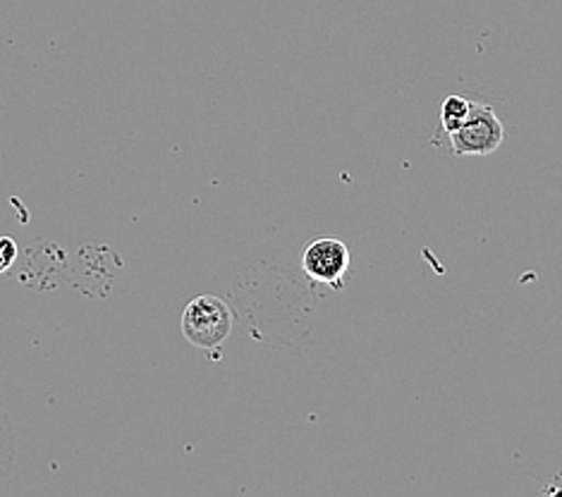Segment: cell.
<instances>
[{
  "mask_svg": "<svg viewBox=\"0 0 562 497\" xmlns=\"http://www.w3.org/2000/svg\"><path fill=\"white\" fill-rule=\"evenodd\" d=\"M233 330V312L223 300L204 294L187 304L182 314L184 340L199 349H213L225 342Z\"/></svg>",
  "mask_w": 562,
  "mask_h": 497,
  "instance_id": "obj_1",
  "label": "cell"
},
{
  "mask_svg": "<svg viewBox=\"0 0 562 497\" xmlns=\"http://www.w3.org/2000/svg\"><path fill=\"white\" fill-rule=\"evenodd\" d=\"M454 156H491L505 142V127L486 103H474L472 115L448 134Z\"/></svg>",
  "mask_w": 562,
  "mask_h": 497,
  "instance_id": "obj_2",
  "label": "cell"
},
{
  "mask_svg": "<svg viewBox=\"0 0 562 497\" xmlns=\"http://www.w3.org/2000/svg\"><path fill=\"white\" fill-rule=\"evenodd\" d=\"M352 253L345 241L336 237H321L310 241L302 253V271L312 282L340 290L350 273Z\"/></svg>",
  "mask_w": 562,
  "mask_h": 497,
  "instance_id": "obj_3",
  "label": "cell"
},
{
  "mask_svg": "<svg viewBox=\"0 0 562 497\" xmlns=\"http://www.w3.org/2000/svg\"><path fill=\"white\" fill-rule=\"evenodd\" d=\"M474 103V99H467L462 93H450L443 99V103H440V125H443L446 134L458 129L472 115Z\"/></svg>",
  "mask_w": 562,
  "mask_h": 497,
  "instance_id": "obj_4",
  "label": "cell"
},
{
  "mask_svg": "<svg viewBox=\"0 0 562 497\" xmlns=\"http://www.w3.org/2000/svg\"><path fill=\"white\" fill-rule=\"evenodd\" d=\"M15 257H18V245H15V241L8 239V237L0 239V273L8 271L10 263L15 261Z\"/></svg>",
  "mask_w": 562,
  "mask_h": 497,
  "instance_id": "obj_5",
  "label": "cell"
}]
</instances>
